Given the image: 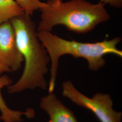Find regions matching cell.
<instances>
[{"label": "cell", "instance_id": "8992f818", "mask_svg": "<svg viewBox=\"0 0 122 122\" xmlns=\"http://www.w3.org/2000/svg\"><path fill=\"white\" fill-rule=\"evenodd\" d=\"M40 108L47 113L50 118L49 122H79L74 113L53 92L41 99Z\"/></svg>", "mask_w": 122, "mask_h": 122}, {"label": "cell", "instance_id": "5b68a950", "mask_svg": "<svg viewBox=\"0 0 122 122\" xmlns=\"http://www.w3.org/2000/svg\"><path fill=\"white\" fill-rule=\"evenodd\" d=\"M0 62L12 71L19 70L24 62L18 47L15 31L10 21L0 24Z\"/></svg>", "mask_w": 122, "mask_h": 122}, {"label": "cell", "instance_id": "3957f363", "mask_svg": "<svg viewBox=\"0 0 122 122\" xmlns=\"http://www.w3.org/2000/svg\"><path fill=\"white\" fill-rule=\"evenodd\" d=\"M45 3L39 10L41 20L37 31L51 32L54 27L62 25L70 31L85 34L110 19L105 5L100 2L92 4L86 0H47Z\"/></svg>", "mask_w": 122, "mask_h": 122}, {"label": "cell", "instance_id": "7a4b0ae2", "mask_svg": "<svg viewBox=\"0 0 122 122\" xmlns=\"http://www.w3.org/2000/svg\"><path fill=\"white\" fill-rule=\"evenodd\" d=\"M37 36L46 49L51 61L48 93L53 92L54 90L59 60L63 55L69 54L76 58H85L89 69L93 71H97L104 66L105 55L112 54L122 57V51L117 48L121 40L120 37L94 43H84L63 39L47 31H37Z\"/></svg>", "mask_w": 122, "mask_h": 122}, {"label": "cell", "instance_id": "9c48e42d", "mask_svg": "<svg viewBox=\"0 0 122 122\" xmlns=\"http://www.w3.org/2000/svg\"><path fill=\"white\" fill-rule=\"evenodd\" d=\"M22 8L26 15H32L35 10L44 7L45 2H42L40 0H15Z\"/></svg>", "mask_w": 122, "mask_h": 122}, {"label": "cell", "instance_id": "30bf717a", "mask_svg": "<svg viewBox=\"0 0 122 122\" xmlns=\"http://www.w3.org/2000/svg\"><path fill=\"white\" fill-rule=\"evenodd\" d=\"M103 4H109L111 6L115 8H121L122 6V0H100Z\"/></svg>", "mask_w": 122, "mask_h": 122}, {"label": "cell", "instance_id": "52a82bcc", "mask_svg": "<svg viewBox=\"0 0 122 122\" xmlns=\"http://www.w3.org/2000/svg\"><path fill=\"white\" fill-rule=\"evenodd\" d=\"M11 83V80L8 76L4 75L0 76V111L1 113L0 119L4 122H21L24 116L29 118H33L35 115L34 109H28L23 112L13 110L10 109L6 105L1 92L3 88L9 86Z\"/></svg>", "mask_w": 122, "mask_h": 122}, {"label": "cell", "instance_id": "8fae6325", "mask_svg": "<svg viewBox=\"0 0 122 122\" xmlns=\"http://www.w3.org/2000/svg\"><path fill=\"white\" fill-rule=\"evenodd\" d=\"M12 71L7 66L4 65V64L0 62V76L1 75L5 72H10Z\"/></svg>", "mask_w": 122, "mask_h": 122}, {"label": "cell", "instance_id": "ba28073f", "mask_svg": "<svg viewBox=\"0 0 122 122\" xmlns=\"http://www.w3.org/2000/svg\"><path fill=\"white\" fill-rule=\"evenodd\" d=\"M24 13L22 8L15 0H0V24Z\"/></svg>", "mask_w": 122, "mask_h": 122}, {"label": "cell", "instance_id": "6da1fadb", "mask_svg": "<svg viewBox=\"0 0 122 122\" xmlns=\"http://www.w3.org/2000/svg\"><path fill=\"white\" fill-rule=\"evenodd\" d=\"M10 21L15 31L18 47L22 55L25 67L17 81L8 87L10 94L37 88L46 90L48 83L45 76L48 71L50 57L37 36L35 22L24 13Z\"/></svg>", "mask_w": 122, "mask_h": 122}, {"label": "cell", "instance_id": "277c9868", "mask_svg": "<svg viewBox=\"0 0 122 122\" xmlns=\"http://www.w3.org/2000/svg\"><path fill=\"white\" fill-rule=\"evenodd\" d=\"M62 95L79 106L92 112L100 122H122V112L113 109L109 94L97 93L92 98L79 92L70 81L62 83Z\"/></svg>", "mask_w": 122, "mask_h": 122}]
</instances>
